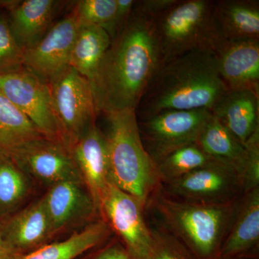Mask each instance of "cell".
I'll use <instances>...</instances> for the list:
<instances>
[{
	"instance_id": "14",
	"label": "cell",
	"mask_w": 259,
	"mask_h": 259,
	"mask_svg": "<svg viewBox=\"0 0 259 259\" xmlns=\"http://www.w3.org/2000/svg\"><path fill=\"white\" fill-rule=\"evenodd\" d=\"M5 241L20 255L55 241L42 195L0 221Z\"/></svg>"
},
{
	"instance_id": "15",
	"label": "cell",
	"mask_w": 259,
	"mask_h": 259,
	"mask_svg": "<svg viewBox=\"0 0 259 259\" xmlns=\"http://www.w3.org/2000/svg\"><path fill=\"white\" fill-rule=\"evenodd\" d=\"M70 151L81 180L100 211L102 195L111 180L106 136L95 124L71 146Z\"/></svg>"
},
{
	"instance_id": "7",
	"label": "cell",
	"mask_w": 259,
	"mask_h": 259,
	"mask_svg": "<svg viewBox=\"0 0 259 259\" xmlns=\"http://www.w3.org/2000/svg\"><path fill=\"white\" fill-rule=\"evenodd\" d=\"M160 189L172 199L204 205L233 204L246 193L241 174L217 161L163 184Z\"/></svg>"
},
{
	"instance_id": "26",
	"label": "cell",
	"mask_w": 259,
	"mask_h": 259,
	"mask_svg": "<svg viewBox=\"0 0 259 259\" xmlns=\"http://www.w3.org/2000/svg\"><path fill=\"white\" fill-rule=\"evenodd\" d=\"M214 161L197 143L179 148L156 163L160 184L177 180Z\"/></svg>"
},
{
	"instance_id": "30",
	"label": "cell",
	"mask_w": 259,
	"mask_h": 259,
	"mask_svg": "<svg viewBox=\"0 0 259 259\" xmlns=\"http://www.w3.org/2000/svg\"><path fill=\"white\" fill-rule=\"evenodd\" d=\"M78 259H134L115 236Z\"/></svg>"
},
{
	"instance_id": "28",
	"label": "cell",
	"mask_w": 259,
	"mask_h": 259,
	"mask_svg": "<svg viewBox=\"0 0 259 259\" xmlns=\"http://www.w3.org/2000/svg\"><path fill=\"white\" fill-rule=\"evenodd\" d=\"M149 226L152 243L146 259H195L183 243L161 223Z\"/></svg>"
},
{
	"instance_id": "19",
	"label": "cell",
	"mask_w": 259,
	"mask_h": 259,
	"mask_svg": "<svg viewBox=\"0 0 259 259\" xmlns=\"http://www.w3.org/2000/svg\"><path fill=\"white\" fill-rule=\"evenodd\" d=\"M213 21L219 42L259 41L258 0H214Z\"/></svg>"
},
{
	"instance_id": "25",
	"label": "cell",
	"mask_w": 259,
	"mask_h": 259,
	"mask_svg": "<svg viewBox=\"0 0 259 259\" xmlns=\"http://www.w3.org/2000/svg\"><path fill=\"white\" fill-rule=\"evenodd\" d=\"M42 137L45 136L31 120L0 92V156L10 157Z\"/></svg>"
},
{
	"instance_id": "9",
	"label": "cell",
	"mask_w": 259,
	"mask_h": 259,
	"mask_svg": "<svg viewBox=\"0 0 259 259\" xmlns=\"http://www.w3.org/2000/svg\"><path fill=\"white\" fill-rule=\"evenodd\" d=\"M100 211L102 219L131 256L146 259L152 236L145 218L146 206L110 180L102 195Z\"/></svg>"
},
{
	"instance_id": "11",
	"label": "cell",
	"mask_w": 259,
	"mask_h": 259,
	"mask_svg": "<svg viewBox=\"0 0 259 259\" xmlns=\"http://www.w3.org/2000/svg\"><path fill=\"white\" fill-rule=\"evenodd\" d=\"M0 92L31 120L45 137L62 142L47 81L23 66L0 74Z\"/></svg>"
},
{
	"instance_id": "4",
	"label": "cell",
	"mask_w": 259,
	"mask_h": 259,
	"mask_svg": "<svg viewBox=\"0 0 259 259\" xmlns=\"http://www.w3.org/2000/svg\"><path fill=\"white\" fill-rule=\"evenodd\" d=\"M110 158V179L124 192L146 206L160 187L155 163L143 146L134 110L104 114Z\"/></svg>"
},
{
	"instance_id": "16",
	"label": "cell",
	"mask_w": 259,
	"mask_h": 259,
	"mask_svg": "<svg viewBox=\"0 0 259 259\" xmlns=\"http://www.w3.org/2000/svg\"><path fill=\"white\" fill-rule=\"evenodd\" d=\"M214 55L218 72L228 90L259 94V41L220 42Z\"/></svg>"
},
{
	"instance_id": "29",
	"label": "cell",
	"mask_w": 259,
	"mask_h": 259,
	"mask_svg": "<svg viewBox=\"0 0 259 259\" xmlns=\"http://www.w3.org/2000/svg\"><path fill=\"white\" fill-rule=\"evenodd\" d=\"M23 54L12 33L8 17L0 15V74L22 67Z\"/></svg>"
},
{
	"instance_id": "6",
	"label": "cell",
	"mask_w": 259,
	"mask_h": 259,
	"mask_svg": "<svg viewBox=\"0 0 259 259\" xmlns=\"http://www.w3.org/2000/svg\"><path fill=\"white\" fill-rule=\"evenodd\" d=\"M48 83L61 141L70 150L96 124L99 114L91 83L69 66Z\"/></svg>"
},
{
	"instance_id": "31",
	"label": "cell",
	"mask_w": 259,
	"mask_h": 259,
	"mask_svg": "<svg viewBox=\"0 0 259 259\" xmlns=\"http://www.w3.org/2000/svg\"><path fill=\"white\" fill-rule=\"evenodd\" d=\"M176 2L177 0H139L136 1L134 8L154 19Z\"/></svg>"
},
{
	"instance_id": "27",
	"label": "cell",
	"mask_w": 259,
	"mask_h": 259,
	"mask_svg": "<svg viewBox=\"0 0 259 259\" xmlns=\"http://www.w3.org/2000/svg\"><path fill=\"white\" fill-rule=\"evenodd\" d=\"M116 0H81L74 10L79 25H94L106 30L115 38Z\"/></svg>"
},
{
	"instance_id": "33",
	"label": "cell",
	"mask_w": 259,
	"mask_h": 259,
	"mask_svg": "<svg viewBox=\"0 0 259 259\" xmlns=\"http://www.w3.org/2000/svg\"><path fill=\"white\" fill-rule=\"evenodd\" d=\"M21 256L5 241L0 230V259H18Z\"/></svg>"
},
{
	"instance_id": "22",
	"label": "cell",
	"mask_w": 259,
	"mask_h": 259,
	"mask_svg": "<svg viewBox=\"0 0 259 259\" xmlns=\"http://www.w3.org/2000/svg\"><path fill=\"white\" fill-rule=\"evenodd\" d=\"M112 236L110 226L101 218L64 240L51 242L18 259H78Z\"/></svg>"
},
{
	"instance_id": "10",
	"label": "cell",
	"mask_w": 259,
	"mask_h": 259,
	"mask_svg": "<svg viewBox=\"0 0 259 259\" xmlns=\"http://www.w3.org/2000/svg\"><path fill=\"white\" fill-rule=\"evenodd\" d=\"M42 197L54 241L66 238L101 218L81 179L62 181L51 186Z\"/></svg>"
},
{
	"instance_id": "34",
	"label": "cell",
	"mask_w": 259,
	"mask_h": 259,
	"mask_svg": "<svg viewBox=\"0 0 259 259\" xmlns=\"http://www.w3.org/2000/svg\"><path fill=\"white\" fill-rule=\"evenodd\" d=\"M219 259H221V258H219Z\"/></svg>"
},
{
	"instance_id": "5",
	"label": "cell",
	"mask_w": 259,
	"mask_h": 259,
	"mask_svg": "<svg viewBox=\"0 0 259 259\" xmlns=\"http://www.w3.org/2000/svg\"><path fill=\"white\" fill-rule=\"evenodd\" d=\"M214 0H177L154 18L161 65L194 51L214 54L219 40L213 21Z\"/></svg>"
},
{
	"instance_id": "18",
	"label": "cell",
	"mask_w": 259,
	"mask_h": 259,
	"mask_svg": "<svg viewBox=\"0 0 259 259\" xmlns=\"http://www.w3.org/2000/svg\"><path fill=\"white\" fill-rule=\"evenodd\" d=\"M259 94L252 90H230L211 113L243 146L259 133Z\"/></svg>"
},
{
	"instance_id": "13",
	"label": "cell",
	"mask_w": 259,
	"mask_h": 259,
	"mask_svg": "<svg viewBox=\"0 0 259 259\" xmlns=\"http://www.w3.org/2000/svg\"><path fill=\"white\" fill-rule=\"evenodd\" d=\"M79 25L74 8L51 25L32 47L24 51L23 66L49 82L69 66L70 54Z\"/></svg>"
},
{
	"instance_id": "3",
	"label": "cell",
	"mask_w": 259,
	"mask_h": 259,
	"mask_svg": "<svg viewBox=\"0 0 259 259\" xmlns=\"http://www.w3.org/2000/svg\"><path fill=\"white\" fill-rule=\"evenodd\" d=\"M239 200L226 205L187 203L168 197L159 187L148 199L146 207L157 213L160 223L194 258L219 259Z\"/></svg>"
},
{
	"instance_id": "23",
	"label": "cell",
	"mask_w": 259,
	"mask_h": 259,
	"mask_svg": "<svg viewBox=\"0 0 259 259\" xmlns=\"http://www.w3.org/2000/svg\"><path fill=\"white\" fill-rule=\"evenodd\" d=\"M111 42V37L104 29L94 25H79L69 66L91 82Z\"/></svg>"
},
{
	"instance_id": "24",
	"label": "cell",
	"mask_w": 259,
	"mask_h": 259,
	"mask_svg": "<svg viewBox=\"0 0 259 259\" xmlns=\"http://www.w3.org/2000/svg\"><path fill=\"white\" fill-rule=\"evenodd\" d=\"M37 187L11 158L0 156V221L33 200Z\"/></svg>"
},
{
	"instance_id": "1",
	"label": "cell",
	"mask_w": 259,
	"mask_h": 259,
	"mask_svg": "<svg viewBox=\"0 0 259 259\" xmlns=\"http://www.w3.org/2000/svg\"><path fill=\"white\" fill-rule=\"evenodd\" d=\"M161 66L154 19L134 7L91 81L98 114L134 110Z\"/></svg>"
},
{
	"instance_id": "32",
	"label": "cell",
	"mask_w": 259,
	"mask_h": 259,
	"mask_svg": "<svg viewBox=\"0 0 259 259\" xmlns=\"http://www.w3.org/2000/svg\"><path fill=\"white\" fill-rule=\"evenodd\" d=\"M136 1L135 0H116L117 8H116L115 15V36L123 29L126 23L128 21Z\"/></svg>"
},
{
	"instance_id": "12",
	"label": "cell",
	"mask_w": 259,
	"mask_h": 259,
	"mask_svg": "<svg viewBox=\"0 0 259 259\" xmlns=\"http://www.w3.org/2000/svg\"><path fill=\"white\" fill-rule=\"evenodd\" d=\"M10 158L37 186L47 189L62 181L81 179L71 151L57 140H35Z\"/></svg>"
},
{
	"instance_id": "21",
	"label": "cell",
	"mask_w": 259,
	"mask_h": 259,
	"mask_svg": "<svg viewBox=\"0 0 259 259\" xmlns=\"http://www.w3.org/2000/svg\"><path fill=\"white\" fill-rule=\"evenodd\" d=\"M197 144L213 160L233 167L239 172L244 179L245 185L250 162L249 151L212 113L202 130Z\"/></svg>"
},
{
	"instance_id": "8",
	"label": "cell",
	"mask_w": 259,
	"mask_h": 259,
	"mask_svg": "<svg viewBox=\"0 0 259 259\" xmlns=\"http://www.w3.org/2000/svg\"><path fill=\"white\" fill-rule=\"evenodd\" d=\"M211 116L207 109L166 110L138 120L140 138L155 163L179 148L196 144Z\"/></svg>"
},
{
	"instance_id": "2",
	"label": "cell",
	"mask_w": 259,
	"mask_h": 259,
	"mask_svg": "<svg viewBox=\"0 0 259 259\" xmlns=\"http://www.w3.org/2000/svg\"><path fill=\"white\" fill-rule=\"evenodd\" d=\"M228 90L214 54L194 51L160 66L135 112L141 120L166 110L211 111Z\"/></svg>"
},
{
	"instance_id": "17",
	"label": "cell",
	"mask_w": 259,
	"mask_h": 259,
	"mask_svg": "<svg viewBox=\"0 0 259 259\" xmlns=\"http://www.w3.org/2000/svg\"><path fill=\"white\" fill-rule=\"evenodd\" d=\"M259 243V187L240 199L223 241L220 258L241 259L250 255Z\"/></svg>"
},
{
	"instance_id": "20",
	"label": "cell",
	"mask_w": 259,
	"mask_h": 259,
	"mask_svg": "<svg viewBox=\"0 0 259 259\" xmlns=\"http://www.w3.org/2000/svg\"><path fill=\"white\" fill-rule=\"evenodd\" d=\"M13 2L9 6L12 33L23 51L32 47L52 25L59 3L54 0Z\"/></svg>"
}]
</instances>
